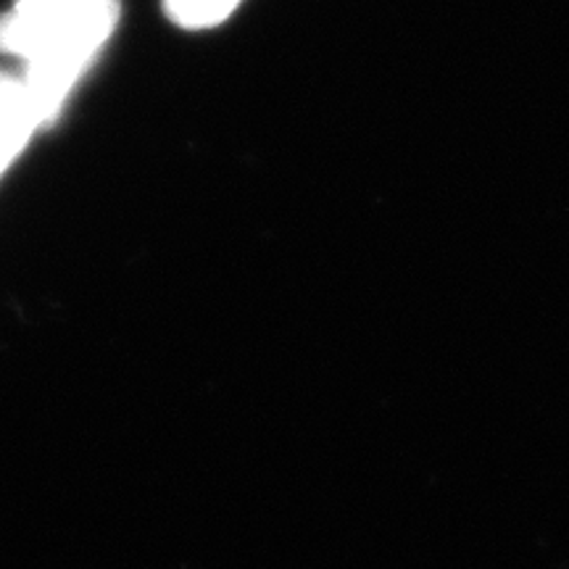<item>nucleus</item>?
<instances>
[{
    "mask_svg": "<svg viewBox=\"0 0 569 569\" xmlns=\"http://www.w3.org/2000/svg\"><path fill=\"white\" fill-rule=\"evenodd\" d=\"M119 17H122L119 0H90L67 21H61L27 59L21 88L38 127L56 122L71 88L80 82L82 71L117 30Z\"/></svg>",
    "mask_w": 569,
    "mask_h": 569,
    "instance_id": "f257e3e1",
    "label": "nucleus"
},
{
    "mask_svg": "<svg viewBox=\"0 0 569 569\" xmlns=\"http://www.w3.org/2000/svg\"><path fill=\"white\" fill-rule=\"evenodd\" d=\"M84 3L90 0H13L11 9L0 13V53L27 61L40 42Z\"/></svg>",
    "mask_w": 569,
    "mask_h": 569,
    "instance_id": "f03ea898",
    "label": "nucleus"
},
{
    "mask_svg": "<svg viewBox=\"0 0 569 569\" xmlns=\"http://www.w3.org/2000/svg\"><path fill=\"white\" fill-rule=\"evenodd\" d=\"M34 130L38 122L27 103L21 80L0 71V174L11 167Z\"/></svg>",
    "mask_w": 569,
    "mask_h": 569,
    "instance_id": "7ed1b4c3",
    "label": "nucleus"
},
{
    "mask_svg": "<svg viewBox=\"0 0 569 569\" xmlns=\"http://www.w3.org/2000/svg\"><path fill=\"white\" fill-rule=\"evenodd\" d=\"M240 3L243 0H163V13L180 30L203 32L230 19Z\"/></svg>",
    "mask_w": 569,
    "mask_h": 569,
    "instance_id": "20e7f679",
    "label": "nucleus"
}]
</instances>
